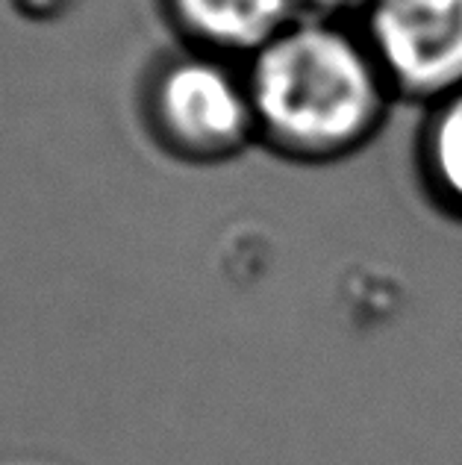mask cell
Listing matches in <instances>:
<instances>
[{"label": "cell", "mask_w": 462, "mask_h": 465, "mask_svg": "<svg viewBox=\"0 0 462 465\" xmlns=\"http://www.w3.org/2000/svg\"><path fill=\"white\" fill-rule=\"evenodd\" d=\"M245 71L257 148L303 168L359 156L398 104L357 21L300 12Z\"/></svg>", "instance_id": "obj_1"}, {"label": "cell", "mask_w": 462, "mask_h": 465, "mask_svg": "<svg viewBox=\"0 0 462 465\" xmlns=\"http://www.w3.org/2000/svg\"><path fill=\"white\" fill-rule=\"evenodd\" d=\"M142 133L162 156L218 168L257 148L245 63L174 45L144 65L136 85Z\"/></svg>", "instance_id": "obj_2"}, {"label": "cell", "mask_w": 462, "mask_h": 465, "mask_svg": "<svg viewBox=\"0 0 462 465\" xmlns=\"http://www.w3.org/2000/svg\"><path fill=\"white\" fill-rule=\"evenodd\" d=\"M357 27L398 104L428 106L462 85V0H374Z\"/></svg>", "instance_id": "obj_3"}, {"label": "cell", "mask_w": 462, "mask_h": 465, "mask_svg": "<svg viewBox=\"0 0 462 465\" xmlns=\"http://www.w3.org/2000/svg\"><path fill=\"white\" fill-rule=\"evenodd\" d=\"M174 45L248 63L300 15L298 0H156Z\"/></svg>", "instance_id": "obj_4"}, {"label": "cell", "mask_w": 462, "mask_h": 465, "mask_svg": "<svg viewBox=\"0 0 462 465\" xmlns=\"http://www.w3.org/2000/svg\"><path fill=\"white\" fill-rule=\"evenodd\" d=\"M412 165L428 203L462 224V85L421 106Z\"/></svg>", "instance_id": "obj_5"}, {"label": "cell", "mask_w": 462, "mask_h": 465, "mask_svg": "<svg viewBox=\"0 0 462 465\" xmlns=\"http://www.w3.org/2000/svg\"><path fill=\"white\" fill-rule=\"evenodd\" d=\"M300 12L307 15H321V18H336V21H359L374 0H298Z\"/></svg>", "instance_id": "obj_6"}]
</instances>
